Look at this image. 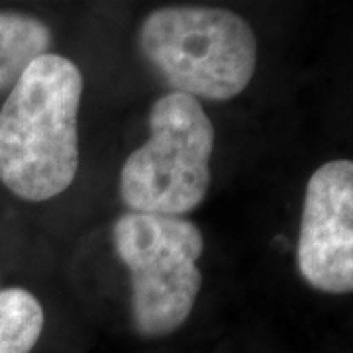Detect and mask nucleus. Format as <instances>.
I'll list each match as a JSON object with an SVG mask.
<instances>
[{
  "mask_svg": "<svg viewBox=\"0 0 353 353\" xmlns=\"http://www.w3.org/2000/svg\"><path fill=\"white\" fill-rule=\"evenodd\" d=\"M139 50L173 92L196 101L238 97L257 67L252 26L226 8H159L141 24Z\"/></svg>",
  "mask_w": 353,
  "mask_h": 353,
  "instance_id": "obj_2",
  "label": "nucleus"
},
{
  "mask_svg": "<svg viewBox=\"0 0 353 353\" xmlns=\"http://www.w3.org/2000/svg\"><path fill=\"white\" fill-rule=\"evenodd\" d=\"M43 306L20 287L0 290V353H30L43 332Z\"/></svg>",
  "mask_w": 353,
  "mask_h": 353,
  "instance_id": "obj_7",
  "label": "nucleus"
},
{
  "mask_svg": "<svg viewBox=\"0 0 353 353\" xmlns=\"http://www.w3.org/2000/svg\"><path fill=\"white\" fill-rule=\"evenodd\" d=\"M83 75L71 59L39 55L0 108V183L18 199L50 201L79 171Z\"/></svg>",
  "mask_w": 353,
  "mask_h": 353,
  "instance_id": "obj_1",
  "label": "nucleus"
},
{
  "mask_svg": "<svg viewBox=\"0 0 353 353\" xmlns=\"http://www.w3.org/2000/svg\"><path fill=\"white\" fill-rule=\"evenodd\" d=\"M51 30L41 20L20 12H0V92L16 85L32 61L46 55Z\"/></svg>",
  "mask_w": 353,
  "mask_h": 353,
  "instance_id": "obj_6",
  "label": "nucleus"
},
{
  "mask_svg": "<svg viewBox=\"0 0 353 353\" xmlns=\"http://www.w3.org/2000/svg\"><path fill=\"white\" fill-rule=\"evenodd\" d=\"M296 267L314 289L345 294L353 289V163L318 167L304 192Z\"/></svg>",
  "mask_w": 353,
  "mask_h": 353,
  "instance_id": "obj_5",
  "label": "nucleus"
},
{
  "mask_svg": "<svg viewBox=\"0 0 353 353\" xmlns=\"http://www.w3.org/2000/svg\"><path fill=\"white\" fill-rule=\"evenodd\" d=\"M216 132L201 102L169 92L153 102L150 139L126 159L120 194L132 212L183 216L210 187Z\"/></svg>",
  "mask_w": 353,
  "mask_h": 353,
  "instance_id": "obj_4",
  "label": "nucleus"
},
{
  "mask_svg": "<svg viewBox=\"0 0 353 353\" xmlns=\"http://www.w3.org/2000/svg\"><path fill=\"white\" fill-rule=\"evenodd\" d=\"M112 238L130 271L136 330L148 338L173 334L187 322L202 287L199 226L183 216L126 212L114 222Z\"/></svg>",
  "mask_w": 353,
  "mask_h": 353,
  "instance_id": "obj_3",
  "label": "nucleus"
}]
</instances>
